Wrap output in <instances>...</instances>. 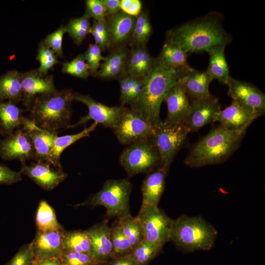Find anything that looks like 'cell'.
Here are the masks:
<instances>
[{
	"label": "cell",
	"mask_w": 265,
	"mask_h": 265,
	"mask_svg": "<svg viewBox=\"0 0 265 265\" xmlns=\"http://www.w3.org/2000/svg\"><path fill=\"white\" fill-rule=\"evenodd\" d=\"M98 124L94 122L89 127L84 128L79 133L60 136H56L51 153L50 163L56 168H62L60 156L64 150L79 140L88 136L96 129Z\"/></svg>",
	"instance_id": "obj_30"
},
{
	"label": "cell",
	"mask_w": 265,
	"mask_h": 265,
	"mask_svg": "<svg viewBox=\"0 0 265 265\" xmlns=\"http://www.w3.org/2000/svg\"><path fill=\"white\" fill-rule=\"evenodd\" d=\"M65 232L63 229L37 231L31 242L33 260L60 258L64 251L63 239Z\"/></svg>",
	"instance_id": "obj_18"
},
{
	"label": "cell",
	"mask_w": 265,
	"mask_h": 265,
	"mask_svg": "<svg viewBox=\"0 0 265 265\" xmlns=\"http://www.w3.org/2000/svg\"><path fill=\"white\" fill-rule=\"evenodd\" d=\"M74 94L71 89H63L37 96L28 109L29 119L39 128L51 132L70 128Z\"/></svg>",
	"instance_id": "obj_4"
},
{
	"label": "cell",
	"mask_w": 265,
	"mask_h": 265,
	"mask_svg": "<svg viewBox=\"0 0 265 265\" xmlns=\"http://www.w3.org/2000/svg\"><path fill=\"white\" fill-rule=\"evenodd\" d=\"M36 59L40 65L37 70L43 75H47L48 71L59 63L57 55L42 41L39 44Z\"/></svg>",
	"instance_id": "obj_39"
},
{
	"label": "cell",
	"mask_w": 265,
	"mask_h": 265,
	"mask_svg": "<svg viewBox=\"0 0 265 265\" xmlns=\"http://www.w3.org/2000/svg\"><path fill=\"white\" fill-rule=\"evenodd\" d=\"M121 11L133 17H137L142 11V3L139 0H120Z\"/></svg>",
	"instance_id": "obj_47"
},
{
	"label": "cell",
	"mask_w": 265,
	"mask_h": 265,
	"mask_svg": "<svg viewBox=\"0 0 265 265\" xmlns=\"http://www.w3.org/2000/svg\"><path fill=\"white\" fill-rule=\"evenodd\" d=\"M91 240L90 256L99 265H102L112 259V246L109 238L110 227L108 220H104L89 228Z\"/></svg>",
	"instance_id": "obj_20"
},
{
	"label": "cell",
	"mask_w": 265,
	"mask_h": 265,
	"mask_svg": "<svg viewBox=\"0 0 265 265\" xmlns=\"http://www.w3.org/2000/svg\"><path fill=\"white\" fill-rule=\"evenodd\" d=\"M191 102L210 96V83L212 81L206 71H199L189 66L184 69L181 79Z\"/></svg>",
	"instance_id": "obj_22"
},
{
	"label": "cell",
	"mask_w": 265,
	"mask_h": 265,
	"mask_svg": "<svg viewBox=\"0 0 265 265\" xmlns=\"http://www.w3.org/2000/svg\"><path fill=\"white\" fill-rule=\"evenodd\" d=\"M256 119L236 102L231 104L219 113L216 121L225 129L231 131L246 130Z\"/></svg>",
	"instance_id": "obj_23"
},
{
	"label": "cell",
	"mask_w": 265,
	"mask_h": 265,
	"mask_svg": "<svg viewBox=\"0 0 265 265\" xmlns=\"http://www.w3.org/2000/svg\"><path fill=\"white\" fill-rule=\"evenodd\" d=\"M221 110L218 99L212 95L191 102L190 112L184 126L189 132H196L206 125L215 122Z\"/></svg>",
	"instance_id": "obj_15"
},
{
	"label": "cell",
	"mask_w": 265,
	"mask_h": 265,
	"mask_svg": "<svg viewBox=\"0 0 265 265\" xmlns=\"http://www.w3.org/2000/svg\"><path fill=\"white\" fill-rule=\"evenodd\" d=\"M22 179L20 171H13L6 165L0 163V185H11Z\"/></svg>",
	"instance_id": "obj_46"
},
{
	"label": "cell",
	"mask_w": 265,
	"mask_h": 265,
	"mask_svg": "<svg viewBox=\"0 0 265 265\" xmlns=\"http://www.w3.org/2000/svg\"><path fill=\"white\" fill-rule=\"evenodd\" d=\"M132 190V184L128 179L107 180L101 190L83 205L103 206L106 209V216L119 219L131 214L129 201Z\"/></svg>",
	"instance_id": "obj_6"
},
{
	"label": "cell",
	"mask_w": 265,
	"mask_h": 265,
	"mask_svg": "<svg viewBox=\"0 0 265 265\" xmlns=\"http://www.w3.org/2000/svg\"><path fill=\"white\" fill-rule=\"evenodd\" d=\"M162 248L144 239L133 249L131 255L137 265H147Z\"/></svg>",
	"instance_id": "obj_38"
},
{
	"label": "cell",
	"mask_w": 265,
	"mask_h": 265,
	"mask_svg": "<svg viewBox=\"0 0 265 265\" xmlns=\"http://www.w3.org/2000/svg\"><path fill=\"white\" fill-rule=\"evenodd\" d=\"M167 173L163 168L158 167L147 174L141 186V206H158L165 188Z\"/></svg>",
	"instance_id": "obj_25"
},
{
	"label": "cell",
	"mask_w": 265,
	"mask_h": 265,
	"mask_svg": "<svg viewBox=\"0 0 265 265\" xmlns=\"http://www.w3.org/2000/svg\"><path fill=\"white\" fill-rule=\"evenodd\" d=\"M23 90L21 73L13 70L0 76V102L11 101L16 104L22 101Z\"/></svg>",
	"instance_id": "obj_28"
},
{
	"label": "cell",
	"mask_w": 265,
	"mask_h": 265,
	"mask_svg": "<svg viewBox=\"0 0 265 265\" xmlns=\"http://www.w3.org/2000/svg\"><path fill=\"white\" fill-rule=\"evenodd\" d=\"M189 133L184 125L170 124L162 120L155 127L151 140L159 156V167L168 172L174 157L185 143Z\"/></svg>",
	"instance_id": "obj_7"
},
{
	"label": "cell",
	"mask_w": 265,
	"mask_h": 265,
	"mask_svg": "<svg viewBox=\"0 0 265 265\" xmlns=\"http://www.w3.org/2000/svg\"><path fill=\"white\" fill-rule=\"evenodd\" d=\"M23 110L11 101L0 102V124L2 135L6 136L22 126Z\"/></svg>",
	"instance_id": "obj_29"
},
{
	"label": "cell",
	"mask_w": 265,
	"mask_h": 265,
	"mask_svg": "<svg viewBox=\"0 0 265 265\" xmlns=\"http://www.w3.org/2000/svg\"><path fill=\"white\" fill-rule=\"evenodd\" d=\"M112 130L120 143L130 145L150 139L154 133L155 127L138 112L125 106Z\"/></svg>",
	"instance_id": "obj_10"
},
{
	"label": "cell",
	"mask_w": 265,
	"mask_h": 265,
	"mask_svg": "<svg viewBox=\"0 0 265 265\" xmlns=\"http://www.w3.org/2000/svg\"><path fill=\"white\" fill-rule=\"evenodd\" d=\"M65 33H67L66 27L62 25L54 32L48 34L42 40L43 43L50 48L57 57H62L63 56L62 41Z\"/></svg>",
	"instance_id": "obj_42"
},
{
	"label": "cell",
	"mask_w": 265,
	"mask_h": 265,
	"mask_svg": "<svg viewBox=\"0 0 265 265\" xmlns=\"http://www.w3.org/2000/svg\"><path fill=\"white\" fill-rule=\"evenodd\" d=\"M187 56V54L179 46L165 42L158 56L165 66L178 70L189 66Z\"/></svg>",
	"instance_id": "obj_31"
},
{
	"label": "cell",
	"mask_w": 265,
	"mask_h": 265,
	"mask_svg": "<svg viewBox=\"0 0 265 265\" xmlns=\"http://www.w3.org/2000/svg\"><path fill=\"white\" fill-rule=\"evenodd\" d=\"M60 260L62 265H99L89 254L64 250Z\"/></svg>",
	"instance_id": "obj_41"
},
{
	"label": "cell",
	"mask_w": 265,
	"mask_h": 265,
	"mask_svg": "<svg viewBox=\"0 0 265 265\" xmlns=\"http://www.w3.org/2000/svg\"><path fill=\"white\" fill-rule=\"evenodd\" d=\"M22 127L26 131L31 141L34 151V159L50 163L53 140L57 132L40 128L26 117L24 118Z\"/></svg>",
	"instance_id": "obj_21"
},
{
	"label": "cell",
	"mask_w": 265,
	"mask_h": 265,
	"mask_svg": "<svg viewBox=\"0 0 265 265\" xmlns=\"http://www.w3.org/2000/svg\"><path fill=\"white\" fill-rule=\"evenodd\" d=\"M33 265H62L60 258L33 260Z\"/></svg>",
	"instance_id": "obj_50"
},
{
	"label": "cell",
	"mask_w": 265,
	"mask_h": 265,
	"mask_svg": "<svg viewBox=\"0 0 265 265\" xmlns=\"http://www.w3.org/2000/svg\"><path fill=\"white\" fill-rule=\"evenodd\" d=\"M156 60V57L151 56L146 46L131 47L126 63V74L133 77H146Z\"/></svg>",
	"instance_id": "obj_26"
},
{
	"label": "cell",
	"mask_w": 265,
	"mask_h": 265,
	"mask_svg": "<svg viewBox=\"0 0 265 265\" xmlns=\"http://www.w3.org/2000/svg\"><path fill=\"white\" fill-rule=\"evenodd\" d=\"M102 2L106 17L113 15L121 10L120 0H102Z\"/></svg>",
	"instance_id": "obj_48"
},
{
	"label": "cell",
	"mask_w": 265,
	"mask_h": 265,
	"mask_svg": "<svg viewBox=\"0 0 265 265\" xmlns=\"http://www.w3.org/2000/svg\"><path fill=\"white\" fill-rule=\"evenodd\" d=\"M226 46H216L208 53L209 62L206 72L213 80H216L220 83L227 85L232 78L226 59L225 48Z\"/></svg>",
	"instance_id": "obj_27"
},
{
	"label": "cell",
	"mask_w": 265,
	"mask_h": 265,
	"mask_svg": "<svg viewBox=\"0 0 265 265\" xmlns=\"http://www.w3.org/2000/svg\"><path fill=\"white\" fill-rule=\"evenodd\" d=\"M38 232L63 229L58 222L53 209L44 200L39 204L35 218Z\"/></svg>",
	"instance_id": "obj_35"
},
{
	"label": "cell",
	"mask_w": 265,
	"mask_h": 265,
	"mask_svg": "<svg viewBox=\"0 0 265 265\" xmlns=\"http://www.w3.org/2000/svg\"><path fill=\"white\" fill-rule=\"evenodd\" d=\"M184 68L175 70L165 66L159 56L145 78L140 96L129 107L140 113L154 127L161 120V104L171 87L181 80Z\"/></svg>",
	"instance_id": "obj_2"
},
{
	"label": "cell",
	"mask_w": 265,
	"mask_h": 265,
	"mask_svg": "<svg viewBox=\"0 0 265 265\" xmlns=\"http://www.w3.org/2000/svg\"><path fill=\"white\" fill-rule=\"evenodd\" d=\"M84 13L99 23H106V16L102 0H86Z\"/></svg>",
	"instance_id": "obj_43"
},
{
	"label": "cell",
	"mask_w": 265,
	"mask_h": 265,
	"mask_svg": "<svg viewBox=\"0 0 265 265\" xmlns=\"http://www.w3.org/2000/svg\"><path fill=\"white\" fill-rule=\"evenodd\" d=\"M138 78L126 75L118 80L120 89V101L121 106H125L126 105H128L130 95Z\"/></svg>",
	"instance_id": "obj_45"
},
{
	"label": "cell",
	"mask_w": 265,
	"mask_h": 265,
	"mask_svg": "<svg viewBox=\"0 0 265 265\" xmlns=\"http://www.w3.org/2000/svg\"><path fill=\"white\" fill-rule=\"evenodd\" d=\"M117 220L133 250L137 245L144 240L142 228L137 217L129 214Z\"/></svg>",
	"instance_id": "obj_36"
},
{
	"label": "cell",
	"mask_w": 265,
	"mask_h": 265,
	"mask_svg": "<svg viewBox=\"0 0 265 265\" xmlns=\"http://www.w3.org/2000/svg\"><path fill=\"white\" fill-rule=\"evenodd\" d=\"M135 18L128 15L121 10L106 17V23L109 35V49L125 47L130 44Z\"/></svg>",
	"instance_id": "obj_19"
},
{
	"label": "cell",
	"mask_w": 265,
	"mask_h": 265,
	"mask_svg": "<svg viewBox=\"0 0 265 265\" xmlns=\"http://www.w3.org/2000/svg\"><path fill=\"white\" fill-rule=\"evenodd\" d=\"M21 85L22 102L27 110L36 97L57 90L53 76L41 74L37 69L21 73Z\"/></svg>",
	"instance_id": "obj_16"
},
{
	"label": "cell",
	"mask_w": 265,
	"mask_h": 265,
	"mask_svg": "<svg viewBox=\"0 0 265 265\" xmlns=\"http://www.w3.org/2000/svg\"><path fill=\"white\" fill-rule=\"evenodd\" d=\"M223 21L221 14L211 12L169 29L165 42L179 46L187 54L208 53L213 47L226 46L232 40L223 26Z\"/></svg>",
	"instance_id": "obj_1"
},
{
	"label": "cell",
	"mask_w": 265,
	"mask_h": 265,
	"mask_svg": "<svg viewBox=\"0 0 265 265\" xmlns=\"http://www.w3.org/2000/svg\"><path fill=\"white\" fill-rule=\"evenodd\" d=\"M109 238L112 246V258L130 255L133 249L130 242L124 235L118 220L110 227Z\"/></svg>",
	"instance_id": "obj_33"
},
{
	"label": "cell",
	"mask_w": 265,
	"mask_h": 265,
	"mask_svg": "<svg viewBox=\"0 0 265 265\" xmlns=\"http://www.w3.org/2000/svg\"><path fill=\"white\" fill-rule=\"evenodd\" d=\"M129 50L126 46L111 50L101 64L95 76L102 79H117L127 75L126 63Z\"/></svg>",
	"instance_id": "obj_24"
},
{
	"label": "cell",
	"mask_w": 265,
	"mask_h": 265,
	"mask_svg": "<svg viewBox=\"0 0 265 265\" xmlns=\"http://www.w3.org/2000/svg\"><path fill=\"white\" fill-rule=\"evenodd\" d=\"M136 216L140 223L144 240L162 247L170 241L174 219L158 206H141Z\"/></svg>",
	"instance_id": "obj_9"
},
{
	"label": "cell",
	"mask_w": 265,
	"mask_h": 265,
	"mask_svg": "<svg viewBox=\"0 0 265 265\" xmlns=\"http://www.w3.org/2000/svg\"><path fill=\"white\" fill-rule=\"evenodd\" d=\"M246 131H231L220 125L214 128L193 146L185 164L199 168L223 162L239 147Z\"/></svg>",
	"instance_id": "obj_3"
},
{
	"label": "cell",
	"mask_w": 265,
	"mask_h": 265,
	"mask_svg": "<svg viewBox=\"0 0 265 265\" xmlns=\"http://www.w3.org/2000/svg\"><path fill=\"white\" fill-rule=\"evenodd\" d=\"M164 101L167 109L164 121L170 124L184 125L190 112L191 102L181 80L171 87Z\"/></svg>",
	"instance_id": "obj_17"
},
{
	"label": "cell",
	"mask_w": 265,
	"mask_h": 265,
	"mask_svg": "<svg viewBox=\"0 0 265 265\" xmlns=\"http://www.w3.org/2000/svg\"><path fill=\"white\" fill-rule=\"evenodd\" d=\"M74 100L85 105L88 111L87 115L81 117L76 123L71 125L70 128L84 125L88 121L92 120L106 128L113 129L126 106L121 105L108 106L93 99L88 95L79 93H75Z\"/></svg>",
	"instance_id": "obj_12"
},
{
	"label": "cell",
	"mask_w": 265,
	"mask_h": 265,
	"mask_svg": "<svg viewBox=\"0 0 265 265\" xmlns=\"http://www.w3.org/2000/svg\"><path fill=\"white\" fill-rule=\"evenodd\" d=\"M217 235L216 228L202 216L183 214L174 219L170 240L185 253L209 251Z\"/></svg>",
	"instance_id": "obj_5"
},
{
	"label": "cell",
	"mask_w": 265,
	"mask_h": 265,
	"mask_svg": "<svg viewBox=\"0 0 265 265\" xmlns=\"http://www.w3.org/2000/svg\"><path fill=\"white\" fill-rule=\"evenodd\" d=\"M21 164L20 172L46 190L54 189L67 177L62 168H56L47 162L35 161L30 165L26 162Z\"/></svg>",
	"instance_id": "obj_14"
},
{
	"label": "cell",
	"mask_w": 265,
	"mask_h": 265,
	"mask_svg": "<svg viewBox=\"0 0 265 265\" xmlns=\"http://www.w3.org/2000/svg\"><path fill=\"white\" fill-rule=\"evenodd\" d=\"M62 72L75 77L86 79L90 74L83 54L80 53L69 62L62 65Z\"/></svg>",
	"instance_id": "obj_40"
},
{
	"label": "cell",
	"mask_w": 265,
	"mask_h": 265,
	"mask_svg": "<svg viewBox=\"0 0 265 265\" xmlns=\"http://www.w3.org/2000/svg\"><path fill=\"white\" fill-rule=\"evenodd\" d=\"M153 32L152 26L148 13L142 11L135 18L132 35L129 45L130 47L146 46Z\"/></svg>",
	"instance_id": "obj_32"
},
{
	"label": "cell",
	"mask_w": 265,
	"mask_h": 265,
	"mask_svg": "<svg viewBox=\"0 0 265 265\" xmlns=\"http://www.w3.org/2000/svg\"><path fill=\"white\" fill-rule=\"evenodd\" d=\"M0 157L4 160L17 159L21 163L34 159V151L31 141L23 127L0 139Z\"/></svg>",
	"instance_id": "obj_13"
},
{
	"label": "cell",
	"mask_w": 265,
	"mask_h": 265,
	"mask_svg": "<svg viewBox=\"0 0 265 265\" xmlns=\"http://www.w3.org/2000/svg\"><path fill=\"white\" fill-rule=\"evenodd\" d=\"M107 265H137L131 254L120 258H113Z\"/></svg>",
	"instance_id": "obj_49"
},
{
	"label": "cell",
	"mask_w": 265,
	"mask_h": 265,
	"mask_svg": "<svg viewBox=\"0 0 265 265\" xmlns=\"http://www.w3.org/2000/svg\"><path fill=\"white\" fill-rule=\"evenodd\" d=\"M90 20L84 13L80 17L71 19L65 26L67 32L76 45H80L90 34L91 26Z\"/></svg>",
	"instance_id": "obj_37"
},
{
	"label": "cell",
	"mask_w": 265,
	"mask_h": 265,
	"mask_svg": "<svg viewBox=\"0 0 265 265\" xmlns=\"http://www.w3.org/2000/svg\"><path fill=\"white\" fill-rule=\"evenodd\" d=\"M119 160L129 178L140 173L148 174L160 165L159 153L151 139L129 145L122 152Z\"/></svg>",
	"instance_id": "obj_8"
},
{
	"label": "cell",
	"mask_w": 265,
	"mask_h": 265,
	"mask_svg": "<svg viewBox=\"0 0 265 265\" xmlns=\"http://www.w3.org/2000/svg\"><path fill=\"white\" fill-rule=\"evenodd\" d=\"M33 260L31 243L24 244L4 265H31Z\"/></svg>",
	"instance_id": "obj_44"
},
{
	"label": "cell",
	"mask_w": 265,
	"mask_h": 265,
	"mask_svg": "<svg viewBox=\"0 0 265 265\" xmlns=\"http://www.w3.org/2000/svg\"><path fill=\"white\" fill-rule=\"evenodd\" d=\"M228 93L255 119L265 113V95L253 84L232 78L227 84Z\"/></svg>",
	"instance_id": "obj_11"
},
{
	"label": "cell",
	"mask_w": 265,
	"mask_h": 265,
	"mask_svg": "<svg viewBox=\"0 0 265 265\" xmlns=\"http://www.w3.org/2000/svg\"><path fill=\"white\" fill-rule=\"evenodd\" d=\"M31 265H33L32 264V263H31Z\"/></svg>",
	"instance_id": "obj_52"
},
{
	"label": "cell",
	"mask_w": 265,
	"mask_h": 265,
	"mask_svg": "<svg viewBox=\"0 0 265 265\" xmlns=\"http://www.w3.org/2000/svg\"><path fill=\"white\" fill-rule=\"evenodd\" d=\"M63 244L64 250L89 254L90 237L87 230L65 232Z\"/></svg>",
	"instance_id": "obj_34"
},
{
	"label": "cell",
	"mask_w": 265,
	"mask_h": 265,
	"mask_svg": "<svg viewBox=\"0 0 265 265\" xmlns=\"http://www.w3.org/2000/svg\"><path fill=\"white\" fill-rule=\"evenodd\" d=\"M2 135V133H1V126H0V136Z\"/></svg>",
	"instance_id": "obj_51"
}]
</instances>
